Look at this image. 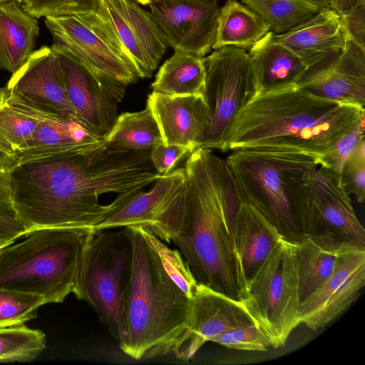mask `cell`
<instances>
[{
    "label": "cell",
    "mask_w": 365,
    "mask_h": 365,
    "mask_svg": "<svg viewBox=\"0 0 365 365\" xmlns=\"http://www.w3.org/2000/svg\"><path fill=\"white\" fill-rule=\"evenodd\" d=\"M150 153L111 149L104 139L90 148L21 162L9 171L17 216L27 232L40 227L93 230L162 176Z\"/></svg>",
    "instance_id": "cell-1"
},
{
    "label": "cell",
    "mask_w": 365,
    "mask_h": 365,
    "mask_svg": "<svg viewBox=\"0 0 365 365\" xmlns=\"http://www.w3.org/2000/svg\"><path fill=\"white\" fill-rule=\"evenodd\" d=\"M182 223L172 241L197 283L242 302L246 279L235 240L242 202L225 160L197 148L185 166Z\"/></svg>",
    "instance_id": "cell-2"
},
{
    "label": "cell",
    "mask_w": 365,
    "mask_h": 365,
    "mask_svg": "<svg viewBox=\"0 0 365 365\" xmlns=\"http://www.w3.org/2000/svg\"><path fill=\"white\" fill-rule=\"evenodd\" d=\"M364 120V108L319 98L296 85L259 93L234 122L227 149H286L317 157Z\"/></svg>",
    "instance_id": "cell-3"
},
{
    "label": "cell",
    "mask_w": 365,
    "mask_h": 365,
    "mask_svg": "<svg viewBox=\"0 0 365 365\" xmlns=\"http://www.w3.org/2000/svg\"><path fill=\"white\" fill-rule=\"evenodd\" d=\"M133 245L126 297L127 337L120 350L135 360L176 353L188 331L190 298L165 271L137 225L125 227Z\"/></svg>",
    "instance_id": "cell-4"
},
{
    "label": "cell",
    "mask_w": 365,
    "mask_h": 365,
    "mask_svg": "<svg viewBox=\"0 0 365 365\" xmlns=\"http://www.w3.org/2000/svg\"><path fill=\"white\" fill-rule=\"evenodd\" d=\"M240 197L262 212L293 242L304 235L317 156L301 151L246 148L225 160Z\"/></svg>",
    "instance_id": "cell-5"
},
{
    "label": "cell",
    "mask_w": 365,
    "mask_h": 365,
    "mask_svg": "<svg viewBox=\"0 0 365 365\" xmlns=\"http://www.w3.org/2000/svg\"><path fill=\"white\" fill-rule=\"evenodd\" d=\"M91 229L40 227L0 250V289L61 303L73 293Z\"/></svg>",
    "instance_id": "cell-6"
},
{
    "label": "cell",
    "mask_w": 365,
    "mask_h": 365,
    "mask_svg": "<svg viewBox=\"0 0 365 365\" xmlns=\"http://www.w3.org/2000/svg\"><path fill=\"white\" fill-rule=\"evenodd\" d=\"M132 263L133 245L125 227L92 230L73 292L92 307L119 344L127 337L125 304Z\"/></svg>",
    "instance_id": "cell-7"
},
{
    "label": "cell",
    "mask_w": 365,
    "mask_h": 365,
    "mask_svg": "<svg viewBox=\"0 0 365 365\" xmlns=\"http://www.w3.org/2000/svg\"><path fill=\"white\" fill-rule=\"evenodd\" d=\"M271 347L283 346L301 323L294 242L282 238L247 281L242 302Z\"/></svg>",
    "instance_id": "cell-8"
},
{
    "label": "cell",
    "mask_w": 365,
    "mask_h": 365,
    "mask_svg": "<svg viewBox=\"0 0 365 365\" xmlns=\"http://www.w3.org/2000/svg\"><path fill=\"white\" fill-rule=\"evenodd\" d=\"M205 81L202 95L209 123L196 147L227 151L230 129L240 112L259 94L252 60L245 50L226 46L202 57Z\"/></svg>",
    "instance_id": "cell-9"
},
{
    "label": "cell",
    "mask_w": 365,
    "mask_h": 365,
    "mask_svg": "<svg viewBox=\"0 0 365 365\" xmlns=\"http://www.w3.org/2000/svg\"><path fill=\"white\" fill-rule=\"evenodd\" d=\"M45 23L55 44L101 76L125 86L141 78L101 5L93 14L49 16Z\"/></svg>",
    "instance_id": "cell-10"
},
{
    "label": "cell",
    "mask_w": 365,
    "mask_h": 365,
    "mask_svg": "<svg viewBox=\"0 0 365 365\" xmlns=\"http://www.w3.org/2000/svg\"><path fill=\"white\" fill-rule=\"evenodd\" d=\"M6 87L10 103L34 118H76L61 65L51 47L44 46L34 51L12 73Z\"/></svg>",
    "instance_id": "cell-11"
},
{
    "label": "cell",
    "mask_w": 365,
    "mask_h": 365,
    "mask_svg": "<svg viewBox=\"0 0 365 365\" xmlns=\"http://www.w3.org/2000/svg\"><path fill=\"white\" fill-rule=\"evenodd\" d=\"M185 180L184 168L162 175L150 191L140 192L93 230L141 226L163 242L170 243L182 223Z\"/></svg>",
    "instance_id": "cell-12"
},
{
    "label": "cell",
    "mask_w": 365,
    "mask_h": 365,
    "mask_svg": "<svg viewBox=\"0 0 365 365\" xmlns=\"http://www.w3.org/2000/svg\"><path fill=\"white\" fill-rule=\"evenodd\" d=\"M51 48L61 65L76 118L93 135L106 138L118 117L126 86L97 74L61 46L53 43Z\"/></svg>",
    "instance_id": "cell-13"
},
{
    "label": "cell",
    "mask_w": 365,
    "mask_h": 365,
    "mask_svg": "<svg viewBox=\"0 0 365 365\" xmlns=\"http://www.w3.org/2000/svg\"><path fill=\"white\" fill-rule=\"evenodd\" d=\"M307 235H330L341 242L365 249V230L340 174L321 166L316 169L312 180Z\"/></svg>",
    "instance_id": "cell-14"
},
{
    "label": "cell",
    "mask_w": 365,
    "mask_h": 365,
    "mask_svg": "<svg viewBox=\"0 0 365 365\" xmlns=\"http://www.w3.org/2000/svg\"><path fill=\"white\" fill-rule=\"evenodd\" d=\"M148 6L175 51L200 57L211 51L220 14L217 0H153Z\"/></svg>",
    "instance_id": "cell-15"
},
{
    "label": "cell",
    "mask_w": 365,
    "mask_h": 365,
    "mask_svg": "<svg viewBox=\"0 0 365 365\" xmlns=\"http://www.w3.org/2000/svg\"><path fill=\"white\" fill-rule=\"evenodd\" d=\"M365 285V249L349 245L339 255L330 277L300 304L301 323L323 328L356 300Z\"/></svg>",
    "instance_id": "cell-16"
},
{
    "label": "cell",
    "mask_w": 365,
    "mask_h": 365,
    "mask_svg": "<svg viewBox=\"0 0 365 365\" xmlns=\"http://www.w3.org/2000/svg\"><path fill=\"white\" fill-rule=\"evenodd\" d=\"M252 324L255 323L241 301L197 283L190 297L187 334L175 356L188 361L206 342Z\"/></svg>",
    "instance_id": "cell-17"
},
{
    "label": "cell",
    "mask_w": 365,
    "mask_h": 365,
    "mask_svg": "<svg viewBox=\"0 0 365 365\" xmlns=\"http://www.w3.org/2000/svg\"><path fill=\"white\" fill-rule=\"evenodd\" d=\"M101 6L133 61L140 78H150L168 46L151 13L133 0H101Z\"/></svg>",
    "instance_id": "cell-18"
},
{
    "label": "cell",
    "mask_w": 365,
    "mask_h": 365,
    "mask_svg": "<svg viewBox=\"0 0 365 365\" xmlns=\"http://www.w3.org/2000/svg\"><path fill=\"white\" fill-rule=\"evenodd\" d=\"M297 86L319 98L364 108L365 51L347 41L340 53L307 71Z\"/></svg>",
    "instance_id": "cell-19"
},
{
    "label": "cell",
    "mask_w": 365,
    "mask_h": 365,
    "mask_svg": "<svg viewBox=\"0 0 365 365\" xmlns=\"http://www.w3.org/2000/svg\"><path fill=\"white\" fill-rule=\"evenodd\" d=\"M272 39L296 55L308 71L340 53L347 42L339 14L331 8L322 9L284 33H272Z\"/></svg>",
    "instance_id": "cell-20"
},
{
    "label": "cell",
    "mask_w": 365,
    "mask_h": 365,
    "mask_svg": "<svg viewBox=\"0 0 365 365\" xmlns=\"http://www.w3.org/2000/svg\"><path fill=\"white\" fill-rule=\"evenodd\" d=\"M147 106L158 125L163 144L197 148V141L209 123L202 94L169 96L153 91Z\"/></svg>",
    "instance_id": "cell-21"
},
{
    "label": "cell",
    "mask_w": 365,
    "mask_h": 365,
    "mask_svg": "<svg viewBox=\"0 0 365 365\" xmlns=\"http://www.w3.org/2000/svg\"><path fill=\"white\" fill-rule=\"evenodd\" d=\"M26 143L19 149L20 163L94 147L105 139L89 131L77 118L41 116Z\"/></svg>",
    "instance_id": "cell-22"
},
{
    "label": "cell",
    "mask_w": 365,
    "mask_h": 365,
    "mask_svg": "<svg viewBox=\"0 0 365 365\" xmlns=\"http://www.w3.org/2000/svg\"><path fill=\"white\" fill-rule=\"evenodd\" d=\"M284 237L270 218L242 200L235 222V240L247 281Z\"/></svg>",
    "instance_id": "cell-23"
},
{
    "label": "cell",
    "mask_w": 365,
    "mask_h": 365,
    "mask_svg": "<svg viewBox=\"0 0 365 365\" xmlns=\"http://www.w3.org/2000/svg\"><path fill=\"white\" fill-rule=\"evenodd\" d=\"M294 244L301 304L330 277L341 253L352 245L327 235H307Z\"/></svg>",
    "instance_id": "cell-24"
},
{
    "label": "cell",
    "mask_w": 365,
    "mask_h": 365,
    "mask_svg": "<svg viewBox=\"0 0 365 365\" xmlns=\"http://www.w3.org/2000/svg\"><path fill=\"white\" fill-rule=\"evenodd\" d=\"M259 85V93L296 86L308 71L304 63L272 39L269 31L249 49Z\"/></svg>",
    "instance_id": "cell-25"
},
{
    "label": "cell",
    "mask_w": 365,
    "mask_h": 365,
    "mask_svg": "<svg viewBox=\"0 0 365 365\" xmlns=\"http://www.w3.org/2000/svg\"><path fill=\"white\" fill-rule=\"evenodd\" d=\"M39 26L17 1L0 2V69L17 71L34 51Z\"/></svg>",
    "instance_id": "cell-26"
},
{
    "label": "cell",
    "mask_w": 365,
    "mask_h": 365,
    "mask_svg": "<svg viewBox=\"0 0 365 365\" xmlns=\"http://www.w3.org/2000/svg\"><path fill=\"white\" fill-rule=\"evenodd\" d=\"M269 31V24L253 10L237 0H227L220 9L212 48L233 46L249 50Z\"/></svg>",
    "instance_id": "cell-27"
},
{
    "label": "cell",
    "mask_w": 365,
    "mask_h": 365,
    "mask_svg": "<svg viewBox=\"0 0 365 365\" xmlns=\"http://www.w3.org/2000/svg\"><path fill=\"white\" fill-rule=\"evenodd\" d=\"M205 81L202 57L175 51L160 68L151 87L153 91L169 96L202 94Z\"/></svg>",
    "instance_id": "cell-28"
},
{
    "label": "cell",
    "mask_w": 365,
    "mask_h": 365,
    "mask_svg": "<svg viewBox=\"0 0 365 365\" xmlns=\"http://www.w3.org/2000/svg\"><path fill=\"white\" fill-rule=\"evenodd\" d=\"M163 143L158 125L148 106L118 115L105 138L106 145L118 150H151Z\"/></svg>",
    "instance_id": "cell-29"
},
{
    "label": "cell",
    "mask_w": 365,
    "mask_h": 365,
    "mask_svg": "<svg viewBox=\"0 0 365 365\" xmlns=\"http://www.w3.org/2000/svg\"><path fill=\"white\" fill-rule=\"evenodd\" d=\"M241 1L262 18L274 34L289 31L322 9L301 0Z\"/></svg>",
    "instance_id": "cell-30"
},
{
    "label": "cell",
    "mask_w": 365,
    "mask_h": 365,
    "mask_svg": "<svg viewBox=\"0 0 365 365\" xmlns=\"http://www.w3.org/2000/svg\"><path fill=\"white\" fill-rule=\"evenodd\" d=\"M45 334L21 324L0 327V362L34 360L45 349Z\"/></svg>",
    "instance_id": "cell-31"
},
{
    "label": "cell",
    "mask_w": 365,
    "mask_h": 365,
    "mask_svg": "<svg viewBox=\"0 0 365 365\" xmlns=\"http://www.w3.org/2000/svg\"><path fill=\"white\" fill-rule=\"evenodd\" d=\"M45 299L42 296L0 289V327L24 324L37 317Z\"/></svg>",
    "instance_id": "cell-32"
},
{
    "label": "cell",
    "mask_w": 365,
    "mask_h": 365,
    "mask_svg": "<svg viewBox=\"0 0 365 365\" xmlns=\"http://www.w3.org/2000/svg\"><path fill=\"white\" fill-rule=\"evenodd\" d=\"M38 121L14 107L9 101L7 87H0V133L17 152L31 136Z\"/></svg>",
    "instance_id": "cell-33"
},
{
    "label": "cell",
    "mask_w": 365,
    "mask_h": 365,
    "mask_svg": "<svg viewBox=\"0 0 365 365\" xmlns=\"http://www.w3.org/2000/svg\"><path fill=\"white\" fill-rule=\"evenodd\" d=\"M141 232L158 252L161 262L171 279L190 298L197 281L179 250H172L147 229L139 226Z\"/></svg>",
    "instance_id": "cell-34"
},
{
    "label": "cell",
    "mask_w": 365,
    "mask_h": 365,
    "mask_svg": "<svg viewBox=\"0 0 365 365\" xmlns=\"http://www.w3.org/2000/svg\"><path fill=\"white\" fill-rule=\"evenodd\" d=\"M23 9L34 18L98 11L101 0H22Z\"/></svg>",
    "instance_id": "cell-35"
},
{
    "label": "cell",
    "mask_w": 365,
    "mask_h": 365,
    "mask_svg": "<svg viewBox=\"0 0 365 365\" xmlns=\"http://www.w3.org/2000/svg\"><path fill=\"white\" fill-rule=\"evenodd\" d=\"M26 233L13 205L9 171L0 170V238L16 241Z\"/></svg>",
    "instance_id": "cell-36"
},
{
    "label": "cell",
    "mask_w": 365,
    "mask_h": 365,
    "mask_svg": "<svg viewBox=\"0 0 365 365\" xmlns=\"http://www.w3.org/2000/svg\"><path fill=\"white\" fill-rule=\"evenodd\" d=\"M229 349L266 351L271 347L266 335L255 324H250L226 331L212 340Z\"/></svg>",
    "instance_id": "cell-37"
},
{
    "label": "cell",
    "mask_w": 365,
    "mask_h": 365,
    "mask_svg": "<svg viewBox=\"0 0 365 365\" xmlns=\"http://www.w3.org/2000/svg\"><path fill=\"white\" fill-rule=\"evenodd\" d=\"M363 140L364 125H359L344 134L329 148L318 155V165L340 174L344 163Z\"/></svg>",
    "instance_id": "cell-38"
},
{
    "label": "cell",
    "mask_w": 365,
    "mask_h": 365,
    "mask_svg": "<svg viewBox=\"0 0 365 365\" xmlns=\"http://www.w3.org/2000/svg\"><path fill=\"white\" fill-rule=\"evenodd\" d=\"M341 183L357 202L365 200V141L363 140L344 163L341 173Z\"/></svg>",
    "instance_id": "cell-39"
},
{
    "label": "cell",
    "mask_w": 365,
    "mask_h": 365,
    "mask_svg": "<svg viewBox=\"0 0 365 365\" xmlns=\"http://www.w3.org/2000/svg\"><path fill=\"white\" fill-rule=\"evenodd\" d=\"M193 150L190 147L162 143L150 150V158L156 171L161 175H165Z\"/></svg>",
    "instance_id": "cell-40"
},
{
    "label": "cell",
    "mask_w": 365,
    "mask_h": 365,
    "mask_svg": "<svg viewBox=\"0 0 365 365\" xmlns=\"http://www.w3.org/2000/svg\"><path fill=\"white\" fill-rule=\"evenodd\" d=\"M346 41L365 51V1L339 14Z\"/></svg>",
    "instance_id": "cell-41"
},
{
    "label": "cell",
    "mask_w": 365,
    "mask_h": 365,
    "mask_svg": "<svg viewBox=\"0 0 365 365\" xmlns=\"http://www.w3.org/2000/svg\"><path fill=\"white\" fill-rule=\"evenodd\" d=\"M19 163L17 150L0 133V170L10 171Z\"/></svg>",
    "instance_id": "cell-42"
},
{
    "label": "cell",
    "mask_w": 365,
    "mask_h": 365,
    "mask_svg": "<svg viewBox=\"0 0 365 365\" xmlns=\"http://www.w3.org/2000/svg\"><path fill=\"white\" fill-rule=\"evenodd\" d=\"M365 0H328L329 8L341 14Z\"/></svg>",
    "instance_id": "cell-43"
},
{
    "label": "cell",
    "mask_w": 365,
    "mask_h": 365,
    "mask_svg": "<svg viewBox=\"0 0 365 365\" xmlns=\"http://www.w3.org/2000/svg\"><path fill=\"white\" fill-rule=\"evenodd\" d=\"M320 9L329 8L328 0H301Z\"/></svg>",
    "instance_id": "cell-44"
},
{
    "label": "cell",
    "mask_w": 365,
    "mask_h": 365,
    "mask_svg": "<svg viewBox=\"0 0 365 365\" xmlns=\"http://www.w3.org/2000/svg\"><path fill=\"white\" fill-rule=\"evenodd\" d=\"M15 241L0 238V250L7 245L14 243Z\"/></svg>",
    "instance_id": "cell-45"
},
{
    "label": "cell",
    "mask_w": 365,
    "mask_h": 365,
    "mask_svg": "<svg viewBox=\"0 0 365 365\" xmlns=\"http://www.w3.org/2000/svg\"><path fill=\"white\" fill-rule=\"evenodd\" d=\"M139 4H141L143 5H148L149 3H150L153 0H133Z\"/></svg>",
    "instance_id": "cell-46"
},
{
    "label": "cell",
    "mask_w": 365,
    "mask_h": 365,
    "mask_svg": "<svg viewBox=\"0 0 365 365\" xmlns=\"http://www.w3.org/2000/svg\"><path fill=\"white\" fill-rule=\"evenodd\" d=\"M14 1H16L17 2H21L22 1V0H14Z\"/></svg>",
    "instance_id": "cell-47"
},
{
    "label": "cell",
    "mask_w": 365,
    "mask_h": 365,
    "mask_svg": "<svg viewBox=\"0 0 365 365\" xmlns=\"http://www.w3.org/2000/svg\"><path fill=\"white\" fill-rule=\"evenodd\" d=\"M7 1V0H0V2H1V1Z\"/></svg>",
    "instance_id": "cell-48"
}]
</instances>
